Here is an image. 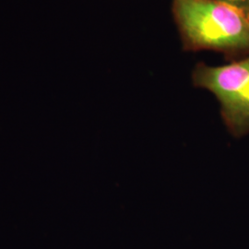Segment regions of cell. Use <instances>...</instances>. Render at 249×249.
<instances>
[{"label":"cell","mask_w":249,"mask_h":249,"mask_svg":"<svg viewBox=\"0 0 249 249\" xmlns=\"http://www.w3.org/2000/svg\"><path fill=\"white\" fill-rule=\"evenodd\" d=\"M249 12V0H219Z\"/></svg>","instance_id":"3"},{"label":"cell","mask_w":249,"mask_h":249,"mask_svg":"<svg viewBox=\"0 0 249 249\" xmlns=\"http://www.w3.org/2000/svg\"><path fill=\"white\" fill-rule=\"evenodd\" d=\"M184 48L249 54V12L219 0H173Z\"/></svg>","instance_id":"1"},{"label":"cell","mask_w":249,"mask_h":249,"mask_svg":"<svg viewBox=\"0 0 249 249\" xmlns=\"http://www.w3.org/2000/svg\"><path fill=\"white\" fill-rule=\"evenodd\" d=\"M196 88L211 91L221 107L227 130L234 138L249 134V54L223 66L198 63L192 72Z\"/></svg>","instance_id":"2"}]
</instances>
